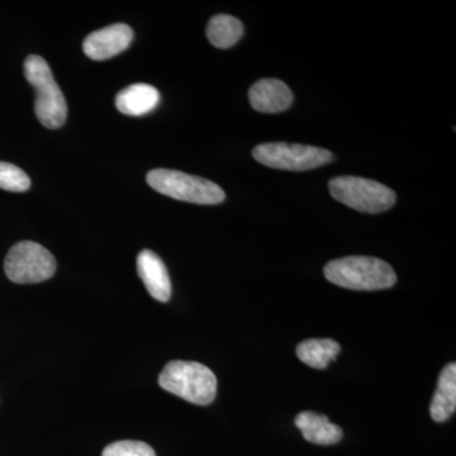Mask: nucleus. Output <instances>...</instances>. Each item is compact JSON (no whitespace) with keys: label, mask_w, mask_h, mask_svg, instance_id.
<instances>
[{"label":"nucleus","mask_w":456,"mask_h":456,"mask_svg":"<svg viewBox=\"0 0 456 456\" xmlns=\"http://www.w3.org/2000/svg\"><path fill=\"white\" fill-rule=\"evenodd\" d=\"M244 35L241 20L228 14H217L207 26V37L217 49H230Z\"/></svg>","instance_id":"2eb2a0df"},{"label":"nucleus","mask_w":456,"mask_h":456,"mask_svg":"<svg viewBox=\"0 0 456 456\" xmlns=\"http://www.w3.org/2000/svg\"><path fill=\"white\" fill-rule=\"evenodd\" d=\"M159 384L165 391L200 406L211 404L217 395L215 373L197 362L173 360L167 362L159 377Z\"/></svg>","instance_id":"f03ea898"},{"label":"nucleus","mask_w":456,"mask_h":456,"mask_svg":"<svg viewBox=\"0 0 456 456\" xmlns=\"http://www.w3.org/2000/svg\"><path fill=\"white\" fill-rule=\"evenodd\" d=\"M251 106L260 113H281L292 106L293 93L279 79H261L248 92Z\"/></svg>","instance_id":"1a4fd4ad"},{"label":"nucleus","mask_w":456,"mask_h":456,"mask_svg":"<svg viewBox=\"0 0 456 456\" xmlns=\"http://www.w3.org/2000/svg\"><path fill=\"white\" fill-rule=\"evenodd\" d=\"M330 193L338 202L364 213H382L395 206V191L375 180L360 176H338L330 180Z\"/></svg>","instance_id":"39448f33"},{"label":"nucleus","mask_w":456,"mask_h":456,"mask_svg":"<svg viewBox=\"0 0 456 456\" xmlns=\"http://www.w3.org/2000/svg\"><path fill=\"white\" fill-rule=\"evenodd\" d=\"M160 102V93L150 84H132L116 97V107L126 116L139 117L154 110Z\"/></svg>","instance_id":"9b49d317"},{"label":"nucleus","mask_w":456,"mask_h":456,"mask_svg":"<svg viewBox=\"0 0 456 456\" xmlns=\"http://www.w3.org/2000/svg\"><path fill=\"white\" fill-rule=\"evenodd\" d=\"M137 273L152 298L159 302L169 301L171 297L169 273L158 254L151 250L141 251L137 256Z\"/></svg>","instance_id":"9d476101"},{"label":"nucleus","mask_w":456,"mask_h":456,"mask_svg":"<svg viewBox=\"0 0 456 456\" xmlns=\"http://www.w3.org/2000/svg\"><path fill=\"white\" fill-rule=\"evenodd\" d=\"M296 426L308 443L317 445H334L342 439V430L326 416L305 411L296 417Z\"/></svg>","instance_id":"f8f14e48"},{"label":"nucleus","mask_w":456,"mask_h":456,"mask_svg":"<svg viewBox=\"0 0 456 456\" xmlns=\"http://www.w3.org/2000/svg\"><path fill=\"white\" fill-rule=\"evenodd\" d=\"M340 351V344L331 338H311L297 346V356L308 367L325 369Z\"/></svg>","instance_id":"4468645a"},{"label":"nucleus","mask_w":456,"mask_h":456,"mask_svg":"<svg viewBox=\"0 0 456 456\" xmlns=\"http://www.w3.org/2000/svg\"><path fill=\"white\" fill-rule=\"evenodd\" d=\"M147 183L159 193L183 202L220 204L226 198L222 188L211 180L178 170H151L147 174Z\"/></svg>","instance_id":"20e7f679"},{"label":"nucleus","mask_w":456,"mask_h":456,"mask_svg":"<svg viewBox=\"0 0 456 456\" xmlns=\"http://www.w3.org/2000/svg\"><path fill=\"white\" fill-rule=\"evenodd\" d=\"M25 75L36 90L35 112L38 121L51 130L61 127L68 117V104L46 60L38 55L27 57Z\"/></svg>","instance_id":"7ed1b4c3"},{"label":"nucleus","mask_w":456,"mask_h":456,"mask_svg":"<svg viewBox=\"0 0 456 456\" xmlns=\"http://www.w3.org/2000/svg\"><path fill=\"white\" fill-rule=\"evenodd\" d=\"M31 180L25 171L16 165L0 161V189L9 191H25Z\"/></svg>","instance_id":"dca6fc26"},{"label":"nucleus","mask_w":456,"mask_h":456,"mask_svg":"<svg viewBox=\"0 0 456 456\" xmlns=\"http://www.w3.org/2000/svg\"><path fill=\"white\" fill-rule=\"evenodd\" d=\"M456 408V364L446 365L441 371L437 389L432 398L430 413L436 422H444L454 415Z\"/></svg>","instance_id":"ddd939ff"},{"label":"nucleus","mask_w":456,"mask_h":456,"mask_svg":"<svg viewBox=\"0 0 456 456\" xmlns=\"http://www.w3.org/2000/svg\"><path fill=\"white\" fill-rule=\"evenodd\" d=\"M102 456H156L154 449L142 441L123 440L110 444Z\"/></svg>","instance_id":"f3484780"},{"label":"nucleus","mask_w":456,"mask_h":456,"mask_svg":"<svg viewBox=\"0 0 456 456\" xmlns=\"http://www.w3.org/2000/svg\"><path fill=\"white\" fill-rule=\"evenodd\" d=\"M4 270L13 283H41L55 274L56 260L47 248L37 242L22 241L9 250Z\"/></svg>","instance_id":"0eeeda50"},{"label":"nucleus","mask_w":456,"mask_h":456,"mask_svg":"<svg viewBox=\"0 0 456 456\" xmlns=\"http://www.w3.org/2000/svg\"><path fill=\"white\" fill-rule=\"evenodd\" d=\"M132 40L134 32L131 27L125 23H116L90 33L84 41L83 50L90 59L103 61L128 49Z\"/></svg>","instance_id":"6e6552de"},{"label":"nucleus","mask_w":456,"mask_h":456,"mask_svg":"<svg viewBox=\"0 0 456 456\" xmlns=\"http://www.w3.org/2000/svg\"><path fill=\"white\" fill-rule=\"evenodd\" d=\"M253 156L257 163L272 169L305 171L331 163L329 150L299 143L270 142L255 147Z\"/></svg>","instance_id":"423d86ee"},{"label":"nucleus","mask_w":456,"mask_h":456,"mask_svg":"<svg viewBox=\"0 0 456 456\" xmlns=\"http://www.w3.org/2000/svg\"><path fill=\"white\" fill-rule=\"evenodd\" d=\"M325 277L338 287L353 290H380L397 281L395 270L386 261L370 256H346L330 261Z\"/></svg>","instance_id":"f257e3e1"}]
</instances>
